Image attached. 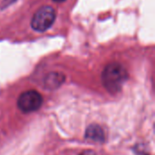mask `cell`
I'll list each match as a JSON object with an SVG mask.
<instances>
[{"label":"cell","mask_w":155,"mask_h":155,"mask_svg":"<svg viewBox=\"0 0 155 155\" xmlns=\"http://www.w3.org/2000/svg\"><path fill=\"white\" fill-rule=\"evenodd\" d=\"M128 79V73L124 66L114 62L108 64L103 71L104 86L110 93L119 92Z\"/></svg>","instance_id":"cell-1"},{"label":"cell","mask_w":155,"mask_h":155,"mask_svg":"<svg viewBox=\"0 0 155 155\" xmlns=\"http://www.w3.org/2000/svg\"><path fill=\"white\" fill-rule=\"evenodd\" d=\"M56 13L54 7L44 5L40 7L31 19V27L37 32H45L54 23Z\"/></svg>","instance_id":"cell-2"},{"label":"cell","mask_w":155,"mask_h":155,"mask_svg":"<svg viewBox=\"0 0 155 155\" xmlns=\"http://www.w3.org/2000/svg\"><path fill=\"white\" fill-rule=\"evenodd\" d=\"M43 103L42 95L35 90H27L22 93L17 100L18 108L25 113L37 111Z\"/></svg>","instance_id":"cell-3"},{"label":"cell","mask_w":155,"mask_h":155,"mask_svg":"<svg viewBox=\"0 0 155 155\" xmlns=\"http://www.w3.org/2000/svg\"><path fill=\"white\" fill-rule=\"evenodd\" d=\"M65 77L62 73L58 72H51L45 78V86L49 90H56L58 89L64 81Z\"/></svg>","instance_id":"cell-4"},{"label":"cell","mask_w":155,"mask_h":155,"mask_svg":"<svg viewBox=\"0 0 155 155\" xmlns=\"http://www.w3.org/2000/svg\"><path fill=\"white\" fill-rule=\"evenodd\" d=\"M85 137L95 143H104V132L103 128L96 124H92L88 126L85 132Z\"/></svg>","instance_id":"cell-5"},{"label":"cell","mask_w":155,"mask_h":155,"mask_svg":"<svg viewBox=\"0 0 155 155\" xmlns=\"http://www.w3.org/2000/svg\"><path fill=\"white\" fill-rule=\"evenodd\" d=\"M15 0H4L2 3H1V9L2 8H5L7 5H9L10 4H12L13 2H15Z\"/></svg>","instance_id":"cell-6"},{"label":"cell","mask_w":155,"mask_h":155,"mask_svg":"<svg viewBox=\"0 0 155 155\" xmlns=\"http://www.w3.org/2000/svg\"><path fill=\"white\" fill-rule=\"evenodd\" d=\"M81 155H96V153L93 151H84L81 153Z\"/></svg>","instance_id":"cell-7"},{"label":"cell","mask_w":155,"mask_h":155,"mask_svg":"<svg viewBox=\"0 0 155 155\" xmlns=\"http://www.w3.org/2000/svg\"><path fill=\"white\" fill-rule=\"evenodd\" d=\"M53 1L57 2V3H60V2H64V1H65V0H53Z\"/></svg>","instance_id":"cell-8"}]
</instances>
